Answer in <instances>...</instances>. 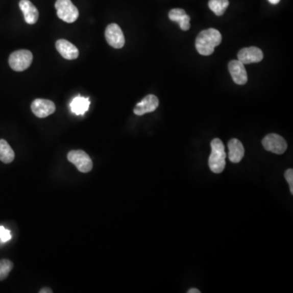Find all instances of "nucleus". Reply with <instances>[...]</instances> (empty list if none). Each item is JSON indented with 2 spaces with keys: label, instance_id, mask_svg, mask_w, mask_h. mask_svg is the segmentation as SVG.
Returning <instances> with one entry per match:
<instances>
[{
  "label": "nucleus",
  "instance_id": "nucleus-16",
  "mask_svg": "<svg viewBox=\"0 0 293 293\" xmlns=\"http://www.w3.org/2000/svg\"><path fill=\"white\" fill-rule=\"evenodd\" d=\"M15 158L14 151L4 139H0V161L5 164L12 162Z\"/></svg>",
  "mask_w": 293,
  "mask_h": 293
},
{
  "label": "nucleus",
  "instance_id": "nucleus-5",
  "mask_svg": "<svg viewBox=\"0 0 293 293\" xmlns=\"http://www.w3.org/2000/svg\"><path fill=\"white\" fill-rule=\"evenodd\" d=\"M68 160L82 173H88L92 169L93 162L87 153L83 150H72L68 153Z\"/></svg>",
  "mask_w": 293,
  "mask_h": 293
},
{
  "label": "nucleus",
  "instance_id": "nucleus-22",
  "mask_svg": "<svg viewBox=\"0 0 293 293\" xmlns=\"http://www.w3.org/2000/svg\"><path fill=\"white\" fill-rule=\"evenodd\" d=\"M190 20H191L190 16L187 15L183 20H181L180 21H179V26H180L181 30H183V31H187V30L190 29V27H191Z\"/></svg>",
  "mask_w": 293,
  "mask_h": 293
},
{
  "label": "nucleus",
  "instance_id": "nucleus-18",
  "mask_svg": "<svg viewBox=\"0 0 293 293\" xmlns=\"http://www.w3.org/2000/svg\"><path fill=\"white\" fill-rule=\"evenodd\" d=\"M13 268V263L8 259L0 260V281L8 278Z\"/></svg>",
  "mask_w": 293,
  "mask_h": 293
},
{
  "label": "nucleus",
  "instance_id": "nucleus-20",
  "mask_svg": "<svg viewBox=\"0 0 293 293\" xmlns=\"http://www.w3.org/2000/svg\"><path fill=\"white\" fill-rule=\"evenodd\" d=\"M11 238H12V235H11L10 231L5 229L2 226H0V240L2 242H7V241L10 240Z\"/></svg>",
  "mask_w": 293,
  "mask_h": 293
},
{
  "label": "nucleus",
  "instance_id": "nucleus-6",
  "mask_svg": "<svg viewBox=\"0 0 293 293\" xmlns=\"http://www.w3.org/2000/svg\"><path fill=\"white\" fill-rule=\"evenodd\" d=\"M264 149L268 152L282 155L287 149V143L283 137L277 134H269L262 139Z\"/></svg>",
  "mask_w": 293,
  "mask_h": 293
},
{
  "label": "nucleus",
  "instance_id": "nucleus-2",
  "mask_svg": "<svg viewBox=\"0 0 293 293\" xmlns=\"http://www.w3.org/2000/svg\"><path fill=\"white\" fill-rule=\"evenodd\" d=\"M211 154L209 159V166L211 171L215 174H220L226 166L225 146L220 139H214L211 142Z\"/></svg>",
  "mask_w": 293,
  "mask_h": 293
},
{
  "label": "nucleus",
  "instance_id": "nucleus-9",
  "mask_svg": "<svg viewBox=\"0 0 293 293\" xmlns=\"http://www.w3.org/2000/svg\"><path fill=\"white\" fill-rule=\"evenodd\" d=\"M238 60L243 64L258 63L262 60L264 55L262 51L256 46L241 49L237 55Z\"/></svg>",
  "mask_w": 293,
  "mask_h": 293
},
{
  "label": "nucleus",
  "instance_id": "nucleus-7",
  "mask_svg": "<svg viewBox=\"0 0 293 293\" xmlns=\"http://www.w3.org/2000/svg\"><path fill=\"white\" fill-rule=\"evenodd\" d=\"M105 38L108 43L114 48L120 49L124 46V34L118 25L113 23L107 27L105 30Z\"/></svg>",
  "mask_w": 293,
  "mask_h": 293
},
{
  "label": "nucleus",
  "instance_id": "nucleus-14",
  "mask_svg": "<svg viewBox=\"0 0 293 293\" xmlns=\"http://www.w3.org/2000/svg\"><path fill=\"white\" fill-rule=\"evenodd\" d=\"M228 157L232 163L240 162L245 156V148L239 139H232L228 143Z\"/></svg>",
  "mask_w": 293,
  "mask_h": 293
},
{
  "label": "nucleus",
  "instance_id": "nucleus-17",
  "mask_svg": "<svg viewBox=\"0 0 293 293\" xmlns=\"http://www.w3.org/2000/svg\"><path fill=\"white\" fill-rule=\"evenodd\" d=\"M228 6H229L228 0H209V8L217 16H222L224 14Z\"/></svg>",
  "mask_w": 293,
  "mask_h": 293
},
{
  "label": "nucleus",
  "instance_id": "nucleus-8",
  "mask_svg": "<svg viewBox=\"0 0 293 293\" xmlns=\"http://www.w3.org/2000/svg\"><path fill=\"white\" fill-rule=\"evenodd\" d=\"M31 110L36 117L44 118L53 114L56 111V105L53 101L44 99H36L33 101Z\"/></svg>",
  "mask_w": 293,
  "mask_h": 293
},
{
  "label": "nucleus",
  "instance_id": "nucleus-21",
  "mask_svg": "<svg viewBox=\"0 0 293 293\" xmlns=\"http://www.w3.org/2000/svg\"><path fill=\"white\" fill-rule=\"evenodd\" d=\"M285 179L287 183L289 184L290 191L291 195H293V169H288L285 172Z\"/></svg>",
  "mask_w": 293,
  "mask_h": 293
},
{
  "label": "nucleus",
  "instance_id": "nucleus-10",
  "mask_svg": "<svg viewBox=\"0 0 293 293\" xmlns=\"http://www.w3.org/2000/svg\"><path fill=\"white\" fill-rule=\"evenodd\" d=\"M159 106V100L154 94H149L137 104L134 113L138 116H143L146 113H153Z\"/></svg>",
  "mask_w": 293,
  "mask_h": 293
},
{
  "label": "nucleus",
  "instance_id": "nucleus-11",
  "mask_svg": "<svg viewBox=\"0 0 293 293\" xmlns=\"http://www.w3.org/2000/svg\"><path fill=\"white\" fill-rule=\"evenodd\" d=\"M228 68L234 82L238 85H245L248 82V75L245 64L239 60H231L228 64Z\"/></svg>",
  "mask_w": 293,
  "mask_h": 293
},
{
  "label": "nucleus",
  "instance_id": "nucleus-12",
  "mask_svg": "<svg viewBox=\"0 0 293 293\" xmlns=\"http://www.w3.org/2000/svg\"><path fill=\"white\" fill-rule=\"evenodd\" d=\"M56 47L58 53L66 60H75L79 57V49L65 39H60L57 41Z\"/></svg>",
  "mask_w": 293,
  "mask_h": 293
},
{
  "label": "nucleus",
  "instance_id": "nucleus-3",
  "mask_svg": "<svg viewBox=\"0 0 293 293\" xmlns=\"http://www.w3.org/2000/svg\"><path fill=\"white\" fill-rule=\"evenodd\" d=\"M55 7L59 18L64 22L74 23L79 18V9L71 0H57Z\"/></svg>",
  "mask_w": 293,
  "mask_h": 293
},
{
  "label": "nucleus",
  "instance_id": "nucleus-4",
  "mask_svg": "<svg viewBox=\"0 0 293 293\" xmlns=\"http://www.w3.org/2000/svg\"><path fill=\"white\" fill-rule=\"evenodd\" d=\"M33 54L28 50H18L12 53L8 59L11 68L16 72L26 70L32 64Z\"/></svg>",
  "mask_w": 293,
  "mask_h": 293
},
{
  "label": "nucleus",
  "instance_id": "nucleus-13",
  "mask_svg": "<svg viewBox=\"0 0 293 293\" xmlns=\"http://www.w3.org/2000/svg\"><path fill=\"white\" fill-rule=\"evenodd\" d=\"M19 6L20 10L22 11L25 20L27 24L34 25L38 21L39 16L38 9L30 0H20Z\"/></svg>",
  "mask_w": 293,
  "mask_h": 293
},
{
  "label": "nucleus",
  "instance_id": "nucleus-19",
  "mask_svg": "<svg viewBox=\"0 0 293 293\" xmlns=\"http://www.w3.org/2000/svg\"><path fill=\"white\" fill-rule=\"evenodd\" d=\"M186 16H187V13L183 9H181V8H175V9H172L169 12V20L177 23H179V21L181 20H183Z\"/></svg>",
  "mask_w": 293,
  "mask_h": 293
},
{
  "label": "nucleus",
  "instance_id": "nucleus-25",
  "mask_svg": "<svg viewBox=\"0 0 293 293\" xmlns=\"http://www.w3.org/2000/svg\"><path fill=\"white\" fill-rule=\"evenodd\" d=\"M271 4H278L280 2V0H268Z\"/></svg>",
  "mask_w": 293,
  "mask_h": 293
},
{
  "label": "nucleus",
  "instance_id": "nucleus-23",
  "mask_svg": "<svg viewBox=\"0 0 293 293\" xmlns=\"http://www.w3.org/2000/svg\"><path fill=\"white\" fill-rule=\"evenodd\" d=\"M39 292H40V293H53V290L51 289V288H49V287H43V288H42V289H41L40 291H39Z\"/></svg>",
  "mask_w": 293,
  "mask_h": 293
},
{
  "label": "nucleus",
  "instance_id": "nucleus-1",
  "mask_svg": "<svg viewBox=\"0 0 293 293\" xmlns=\"http://www.w3.org/2000/svg\"><path fill=\"white\" fill-rule=\"evenodd\" d=\"M222 42V34L218 30L210 28L200 33L196 39V47L199 54L209 56Z\"/></svg>",
  "mask_w": 293,
  "mask_h": 293
},
{
  "label": "nucleus",
  "instance_id": "nucleus-15",
  "mask_svg": "<svg viewBox=\"0 0 293 293\" xmlns=\"http://www.w3.org/2000/svg\"><path fill=\"white\" fill-rule=\"evenodd\" d=\"M71 110L76 115H83L88 111L90 101L84 97L78 96L72 100L70 104Z\"/></svg>",
  "mask_w": 293,
  "mask_h": 293
},
{
  "label": "nucleus",
  "instance_id": "nucleus-24",
  "mask_svg": "<svg viewBox=\"0 0 293 293\" xmlns=\"http://www.w3.org/2000/svg\"><path fill=\"white\" fill-rule=\"evenodd\" d=\"M188 293H201L200 290L197 289V288H191V289L187 291Z\"/></svg>",
  "mask_w": 293,
  "mask_h": 293
}]
</instances>
